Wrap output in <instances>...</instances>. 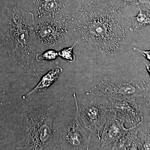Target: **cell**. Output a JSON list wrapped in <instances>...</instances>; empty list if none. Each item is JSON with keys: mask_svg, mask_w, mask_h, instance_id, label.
Segmentation results:
<instances>
[{"mask_svg": "<svg viewBox=\"0 0 150 150\" xmlns=\"http://www.w3.org/2000/svg\"><path fill=\"white\" fill-rule=\"evenodd\" d=\"M150 91V85L139 78L119 76L103 79L86 94L102 96L108 99H129L136 101L145 98Z\"/></svg>", "mask_w": 150, "mask_h": 150, "instance_id": "277c9868", "label": "cell"}, {"mask_svg": "<svg viewBox=\"0 0 150 150\" xmlns=\"http://www.w3.org/2000/svg\"><path fill=\"white\" fill-rule=\"evenodd\" d=\"M71 23L78 43L105 55L115 54L126 38L121 9L100 0L80 6L73 14Z\"/></svg>", "mask_w": 150, "mask_h": 150, "instance_id": "6da1fadb", "label": "cell"}, {"mask_svg": "<svg viewBox=\"0 0 150 150\" xmlns=\"http://www.w3.org/2000/svg\"><path fill=\"white\" fill-rule=\"evenodd\" d=\"M37 1L39 17L50 20L63 16L64 0H37Z\"/></svg>", "mask_w": 150, "mask_h": 150, "instance_id": "30bf717a", "label": "cell"}, {"mask_svg": "<svg viewBox=\"0 0 150 150\" xmlns=\"http://www.w3.org/2000/svg\"><path fill=\"white\" fill-rule=\"evenodd\" d=\"M134 51H137L142 54L144 57H145L148 60L150 61V50L149 51H144L141 50L137 47H134L133 48Z\"/></svg>", "mask_w": 150, "mask_h": 150, "instance_id": "d6986e66", "label": "cell"}, {"mask_svg": "<svg viewBox=\"0 0 150 150\" xmlns=\"http://www.w3.org/2000/svg\"><path fill=\"white\" fill-rule=\"evenodd\" d=\"M73 96L86 128L100 140L108 112L110 110L109 101L103 103L92 100L88 104L80 106L78 104L76 94Z\"/></svg>", "mask_w": 150, "mask_h": 150, "instance_id": "5b68a950", "label": "cell"}, {"mask_svg": "<svg viewBox=\"0 0 150 150\" xmlns=\"http://www.w3.org/2000/svg\"><path fill=\"white\" fill-rule=\"evenodd\" d=\"M77 43H78L77 41L74 43L72 46L68 48L62 49L58 53L59 56L62 57L63 59L67 60L68 62H71V63L74 62L76 57L73 53V50Z\"/></svg>", "mask_w": 150, "mask_h": 150, "instance_id": "5bb4252c", "label": "cell"}, {"mask_svg": "<svg viewBox=\"0 0 150 150\" xmlns=\"http://www.w3.org/2000/svg\"><path fill=\"white\" fill-rule=\"evenodd\" d=\"M110 110L113 111L125 123L131 126H139L142 123L144 114L139 105L129 99L109 100Z\"/></svg>", "mask_w": 150, "mask_h": 150, "instance_id": "ba28073f", "label": "cell"}, {"mask_svg": "<svg viewBox=\"0 0 150 150\" xmlns=\"http://www.w3.org/2000/svg\"><path fill=\"white\" fill-rule=\"evenodd\" d=\"M62 67L57 66L43 76L37 85L30 91L22 97L25 99L33 94L46 91L57 80L60 74L63 72Z\"/></svg>", "mask_w": 150, "mask_h": 150, "instance_id": "7c38bea8", "label": "cell"}, {"mask_svg": "<svg viewBox=\"0 0 150 150\" xmlns=\"http://www.w3.org/2000/svg\"><path fill=\"white\" fill-rule=\"evenodd\" d=\"M112 1H116L117 0H112Z\"/></svg>", "mask_w": 150, "mask_h": 150, "instance_id": "7402d4cb", "label": "cell"}, {"mask_svg": "<svg viewBox=\"0 0 150 150\" xmlns=\"http://www.w3.org/2000/svg\"><path fill=\"white\" fill-rule=\"evenodd\" d=\"M147 8L149 9V10L150 11V0H148V3L146 4Z\"/></svg>", "mask_w": 150, "mask_h": 150, "instance_id": "44dd1931", "label": "cell"}, {"mask_svg": "<svg viewBox=\"0 0 150 150\" xmlns=\"http://www.w3.org/2000/svg\"><path fill=\"white\" fill-rule=\"evenodd\" d=\"M123 4L139 5V4L146 5L148 3V0H123Z\"/></svg>", "mask_w": 150, "mask_h": 150, "instance_id": "e0dca14e", "label": "cell"}, {"mask_svg": "<svg viewBox=\"0 0 150 150\" xmlns=\"http://www.w3.org/2000/svg\"><path fill=\"white\" fill-rule=\"evenodd\" d=\"M138 126H131L127 133L113 144L111 150H139L141 142Z\"/></svg>", "mask_w": 150, "mask_h": 150, "instance_id": "8fae6325", "label": "cell"}, {"mask_svg": "<svg viewBox=\"0 0 150 150\" xmlns=\"http://www.w3.org/2000/svg\"><path fill=\"white\" fill-rule=\"evenodd\" d=\"M76 107L72 121L63 132L59 140V148L64 150H89L91 134L86 128Z\"/></svg>", "mask_w": 150, "mask_h": 150, "instance_id": "8992f818", "label": "cell"}, {"mask_svg": "<svg viewBox=\"0 0 150 150\" xmlns=\"http://www.w3.org/2000/svg\"><path fill=\"white\" fill-rule=\"evenodd\" d=\"M125 122L111 110L108 112L101 138V148L113 144L130 130L124 126Z\"/></svg>", "mask_w": 150, "mask_h": 150, "instance_id": "9c48e42d", "label": "cell"}, {"mask_svg": "<svg viewBox=\"0 0 150 150\" xmlns=\"http://www.w3.org/2000/svg\"><path fill=\"white\" fill-rule=\"evenodd\" d=\"M60 101L48 107L35 106L22 116L20 140L22 149H46L54 142L52 126Z\"/></svg>", "mask_w": 150, "mask_h": 150, "instance_id": "3957f363", "label": "cell"}, {"mask_svg": "<svg viewBox=\"0 0 150 150\" xmlns=\"http://www.w3.org/2000/svg\"><path fill=\"white\" fill-rule=\"evenodd\" d=\"M68 22V18L62 16L39 23L35 29V34L40 42L46 46L58 45L67 37Z\"/></svg>", "mask_w": 150, "mask_h": 150, "instance_id": "52a82bcc", "label": "cell"}, {"mask_svg": "<svg viewBox=\"0 0 150 150\" xmlns=\"http://www.w3.org/2000/svg\"><path fill=\"white\" fill-rule=\"evenodd\" d=\"M145 65H146V69L147 70L150 76V64H147L146 63H145Z\"/></svg>", "mask_w": 150, "mask_h": 150, "instance_id": "ffe728a7", "label": "cell"}, {"mask_svg": "<svg viewBox=\"0 0 150 150\" xmlns=\"http://www.w3.org/2000/svg\"><path fill=\"white\" fill-rule=\"evenodd\" d=\"M35 18L33 14L15 6L9 11L5 39L11 58L25 69H35Z\"/></svg>", "mask_w": 150, "mask_h": 150, "instance_id": "7a4b0ae2", "label": "cell"}, {"mask_svg": "<svg viewBox=\"0 0 150 150\" xmlns=\"http://www.w3.org/2000/svg\"><path fill=\"white\" fill-rule=\"evenodd\" d=\"M139 135L141 142L139 150H150V133L146 134L139 130Z\"/></svg>", "mask_w": 150, "mask_h": 150, "instance_id": "2e32d148", "label": "cell"}, {"mask_svg": "<svg viewBox=\"0 0 150 150\" xmlns=\"http://www.w3.org/2000/svg\"><path fill=\"white\" fill-rule=\"evenodd\" d=\"M146 98V104L147 107V118L148 123L150 130V91L149 95Z\"/></svg>", "mask_w": 150, "mask_h": 150, "instance_id": "ac0fdd59", "label": "cell"}, {"mask_svg": "<svg viewBox=\"0 0 150 150\" xmlns=\"http://www.w3.org/2000/svg\"><path fill=\"white\" fill-rule=\"evenodd\" d=\"M59 56L58 52L55 50H49L42 54H38L35 56V60L38 62L43 60H53Z\"/></svg>", "mask_w": 150, "mask_h": 150, "instance_id": "9a60e30c", "label": "cell"}, {"mask_svg": "<svg viewBox=\"0 0 150 150\" xmlns=\"http://www.w3.org/2000/svg\"><path fill=\"white\" fill-rule=\"evenodd\" d=\"M0 136H1V133H0Z\"/></svg>", "mask_w": 150, "mask_h": 150, "instance_id": "603a6c76", "label": "cell"}, {"mask_svg": "<svg viewBox=\"0 0 150 150\" xmlns=\"http://www.w3.org/2000/svg\"><path fill=\"white\" fill-rule=\"evenodd\" d=\"M139 13L137 16L132 17V27L131 31H136L146 25H150V13L149 11L144 12L138 5Z\"/></svg>", "mask_w": 150, "mask_h": 150, "instance_id": "4fadbf2b", "label": "cell"}]
</instances>
